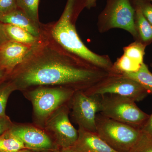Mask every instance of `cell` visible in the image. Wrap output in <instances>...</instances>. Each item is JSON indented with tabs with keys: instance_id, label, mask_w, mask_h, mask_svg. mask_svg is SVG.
Instances as JSON below:
<instances>
[{
	"instance_id": "cell-1",
	"label": "cell",
	"mask_w": 152,
	"mask_h": 152,
	"mask_svg": "<svg viewBox=\"0 0 152 152\" xmlns=\"http://www.w3.org/2000/svg\"><path fill=\"white\" fill-rule=\"evenodd\" d=\"M113 73L67 51L42 30L37 42L8 77L16 89L50 86L85 91Z\"/></svg>"
},
{
	"instance_id": "cell-2",
	"label": "cell",
	"mask_w": 152,
	"mask_h": 152,
	"mask_svg": "<svg viewBox=\"0 0 152 152\" xmlns=\"http://www.w3.org/2000/svg\"><path fill=\"white\" fill-rule=\"evenodd\" d=\"M77 0H67L59 20L49 31L50 36L60 46L91 64L106 70H113L109 57L101 56L92 51L82 42L76 31L73 19Z\"/></svg>"
},
{
	"instance_id": "cell-3",
	"label": "cell",
	"mask_w": 152,
	"mask_h": 152,
	"mask_svg": "<svg viewBox=\"0 0 152 152\" xmlns=\"http://www.w3.org/2000/svg\"><path fill=\"white\" fill-rule=\"evenodd\" d=\"M96 133L118 152H130L138 142L142 131L99 113L96 117Z\"/></svg>"
},
{
	"instance_id": "cell-4",
	"label": "cell",
	"mask_w": 152,
	"mask_h": 152,
	"mask_svg": "<svg viewBox=\"0 0 152 152\" xmlns=\"http://www.w3.org/2000/svg\"><path fill=\"white\" fill-rule=\"evenodd\" d=\"M101 110L105 116L142 130L150 115L130 98L115 94L101 95Z\"/></svg>"
},
{
	"instance_id": "cell-5",
	"label": "cell",
	"mask_w": 152,
	"mask_h": 152,
	"mask_svg": "<svg viewBox=\"0 0 152 152\" xmlns=\"http://www.w3.org/2000/svg\"><path fill=\"white\" fill-rule=\"evenodd\" d=\"M76 91L64 87H39L28 92L27 97L33 106L38 121L46 122L60 107L69 104Z\"/></svg>"
},
{
	"instance_id": "cell-6",
	"label": "cell",
	"mask_w": 152,
	"mask_h": 152,
	"mask_svg": "<svg viewBox=\"0 0 152 152\" xmlns=\"http://www.w3.org/2000/svg\"><path fill=\"white\" fill-rule=\"evenodd\" d=\"M135 14L132 0H107L105 7L99 16V31L103 33L119 28L127 31L138 41Z\"/></svg>"
},
{
	"instance_id": "cell-7",
	"label": "cell",
	"mask_w": 152,
	"mask_h": 152,
	"mask_svg": "<svg viewBox=\"0 0 152 152\" xmlns=\"http://www.w3.org/2000/svg\"><path fill=\"white\" fill-rule=\"evenodd\" d=\"M84 92L88 95H119L130 98L136 102L142 100L149 94L138 82L123 74L118 73L111 74Z\"/></svg>"
},
{
	"instance_id": "cell-8",
	"label": "cell",
	"mask_w": 152,
	"mask_h": 152,
	"mask_svg": "<svg viewBox=\"0 0 152 152\" xmlns=\"http://www.w3.org/2000/svg\"><path fill=\"white\" fill-rule=\"evenodd\" d=\"M74 119L80 128L96 132V117L101 110V96L76 91L70 102Z\"/></svg>"
},
{
	"instance_id": "cell-9",
	"label": "cell",
	"mask_w": 152,
	"mask_h": 152,
	"mask_svg": "<svg viewBox=\"0 0 152 152\" xmlns=\"http://www.w3.org/2000/svg\"><path fill=\"white\" fill-rule=\"evenodd\" d=\"M68 105L57 110L45 122L47 129L53 135L61 149L73 146L78 138V131L73 126L69 118Z\"/></svg>"
},
{
	"instance_id": "cell-10",
	"label": "cell",
	"mask_w": 152,
	"mask_h": 152,
	"mask_svg": "<svg viewBox=\"0 0 152 152\" xmlns=\"http://www.w3.org/2000/svg\"><path fill=\"white\" fill-rule=\"evenodd\" d=\"M9 133L20 139L29 149L51 151L55 145L48 135L41 129L29 125L12 126Z\"/></svg>"
},
{
	"instance_id": "cell-11",
	"label": "cell",
	"mask_w": 152,
	"mask_h": 152,
	"mask_svg": "<svg viewBox=\"0 0 152 152\" xmlns=\"http://www.w3.org/2000/svg\"><path fill=\"white\" fill-rule=\"evenodd\" d=\"M32 46L12 41L6 42L0 47V66L9 75L23 62Z\"/></svg>"
},
{
	"instance_id": "cell-12",
	"label": "cell",
	"mask_w": 152,
	"mask_h": 152,
	"mask_svg": "<svg viewBox=\"0 0 152 152\" xmlns=\"http://www.w3.org/2000/svg\"><path fill=\"white\" fill-rule=\"evenodd\" d=\"M78 138L72 147L79 152H118L112 148L96 132L79 128Z\"/></svg>"
},
{
	"instance_id": "cell-13",
	"label": "cell",
	"mask_w": 152,
	"mask_h": 152,
	"mask_svg": "<svg viewBox=\"0 0 152 152\" xmlns=\"http://www.w3.org/2000/svg\"><path fill=\"white\" fill-rule=\"evenodd\" d=\"M0 22L24 29L38 38L40 37L42 32L40 26L35 23L26 14L19 8L8 13L0 14Z\"/></svg>"
},
{
	"instance_id": "cell-14",
	"label": "cell",
	"mask_w": 152,
	"mask_h": 152,
	"mask_svg": "<svg viewBox=\"0 0 152 152\" xmlns=\"http://www.w3.org/2000/svg\"><path fill=\"white\" fill-rule=\"evenodd\" d=\"M4 28L8 41L33 46L39 39L40 37H37L24 29L14 25L4 24Z\"/></svg>"
},
{
	"instance_id": "cell-15",
	"label": "cell",
	"mask_w": 152,
	"mask_h": 152,
	"mask_svg": "<svg viewBox=\"0 0 152 152\" xmlns=\"http://www.w3.org/2000/svg\"><path fill=\"white\" fill-rule=\"evenodd\" d=\"M133 4L135 10V23L138 41L147 46L152 42V25L144 16L140 7L137 5Z\"/></svg>"
},
{
	"instance_id": "cell-16",
	"label": "cell",
	"mask_w": 152,
	"mask_h": 152,
	"mask_svg": "<svg viewBox=\"0 0 152 152\" xmlns=\"http://www.w3.org/2000/svg\"><path fill=\"white\" fill-rule=\"evenodd\" d=\"M123 74L138 82L149 94H152V73L145 63L136 72Z\"/></svg>"
},
{
	"instance_id": "cell-17",
	"label": "cell",
	"mask_w": 152,
	"mask_h": 152,
	"mask_svg": "<svg viewBox=\"0 0 152 152\" xmlns=\"http://www.w3.org/2000/svg\"><path fill=\"white\" fill-rule=\"evenodd\" d=\"M142 65L124 54L113 64V69L119 74L136 72L139 70Z\"/></svg>"
},
{
	"instance_id": "cell-18",
	"label": "cell",
	"mask_w": 152,
	"mask_h": 152,
	"mask_svg": "<svg viewBox=\"0 0 152 152\" xmlns=\"http://www.w3.org/2000/svg\"><path fill=\"white\" fill-rule=\"evenodd\" d=\"M16 1L18 8L26 14L35 23L40 26L38 14L39 0H16Z\"/></svg>"
},
{
	"instance_id": "cell-19",
	"label": "cell",
	"mask_w": 152,
	"mask_h": 152,
	"mask_svg": "<svg viewBox=\"0 0 152 152\" xmlns=\"http://www.w3.org/2000/svg\"><path fill=\"white\" fill-rule=\"evenodd\" d=\"M146 45L136 41L124 48V54L136 62L142 64L144 63L145 49Z\"/></svg>"
},
{
	"instance_id": "cell-20",
	"label": "cell",
	"mask_w": 152,
	"mask_h": 152,
	"mask_svg": "<svg viewBox=\"0 0 152 152\" xmlns=\"http://www.w3.org/2000/svg\"><path fill=\"white\" fill-rule=\"evenodd\" d=\"M2 145L0 152H18L26 148L23 142L16 136L12 134L8 131L4 135Z\"/></svg>"
},
{
	"instance_id": "cell-21",
	"label": "cell",
	"mask_w": 152,
	"mask_h": 152,
	"mask_svg": "<svg viewBox=\"0 0 152 152\" xmlns=\"http://www.w3.org/2000/svg\"><path fill=\"white\" fill-rule=\"evenodd\" d=\"M16 90L10 80H6L0 83V117L7 116L5 113L6 106L11 93Z\"/></svg>"
},
{
	"instance_id": "cell-22",
	"label": "cell",
	"mask_w": 152,
	"mask_h": 152,
	"mask_svg": "<svg viewBox=\"0 0 152 152\" xmlns=\"http://www.w3.org/2000/svg\"><path fill=\"white\" fill-rule=\"evenodd\" d=\"M130 152H152V138L142 132L140 139Z\"/></svg>"
},
{
	"instance_id": "cell-23",
	"label": "cell",
	"mask_w": 152,
	"mask_h": 152,
	"mask_svg": "<svg viewBox=\"0 0 152 152\" xmlns=\"http://www.w3.org/2000/svg\"><path fill=\"white\" fill-rule=\"evenodd\" d=\"M132 2L140 7L144 16L152 25V4L151 2L144 0H132Z\"/></svg>"
},
{
	"instance_id": "cell-24",
	"label": "cell",
	"mask_w": 152,
	"mask_h": 152,
	"mask_svg": "<svg viewBox=\"0 0 152 152\" xmlns=\"http://www.w3.org/2000/svg\"><path fill=\"white\" fill-rule=\"evenodd\" d=\"M18 8L16 0H0V14H7Z\"/></svg>"
},
{
	"instance_id": "cell-25",
	"label": "cell",
	"mask_w": 152,
	"mask_h": 152,
	"mask_svg": "<svg viewBox=\"0 0 152 152\" xmlns=\"http://www.w3.org/2000/svg\"><path fill=\"white\" fill-rule=\"evenodd\" d=\"M13 125L7 116L0 117V137L8 132Z\"/></svg>"
},
{
	"instance_id": "cell-26",
	"label": "cell",
	"mask_w": 152,
	"mask_h": 152,
	"mask_svg": "<svg viewBox=\"0 0 152 152\" xmlns=\"http://www.w3.org/2000/svg\"><path fill=\"white\" fill-rule=\"evenodd\" d=\"M142 131L152 138V113Z\"/></svg>"
},
{
	"instance_id": "cell-27",
	"label": "cell",
	"mask_w": 152,
	"mask_h": 152,
	"mask_svg": "<svg viewBox=\"0 0 152 152\" xmlns=\"http://www.w3.org/2000/svg\"><path fill=\"white\" fill-rule=\"evenodd\" d=\"M8 41L5 33L4 23L0 22V47Z\"/></svg>"
},
{
	"instance_id": "cell-28",
	"label": "cell",
	"mask_w": 152,
	"mask_h": 152,
	"mask_svg": "<svg viewBox=\"0 0 152 152\" xmlns=\"http://www.w3.org/2000/svg\"><path fill=\"white\" fill-rule=\"evenodd\" d=\"M97 0H83L84 7L90 9L96 7Z\"/></svg>"
},
{
	"instance_id": "cell-29",
	"label": "cell",
	"mask_w": 152,
	"mask_h": 152,
	"mask_svg": "<svg viewBox=\"0 0 152 152\" xmlns=\"http://www.w3.org/2000/svg\"><path fill=\"white\" fill-rule=\"evenodd\" d=\"M8 75V74L7 71L0 66V83L5 80Z\"/></svg>"
},
{
	"instance_id": "cell-30",
	"label": "cell",
	"mask_w": 152,
	"mask_h": 152,
	"mask_svg": "<svg viewBox=\"0 0 152 152\" xmlns=\"http://www.w3.org/2000/svg\"><path fill=\"white\" fill-rule=\"evenodd\" d=\"M56 152H79L74 149L73 147L67 148H61Z\"/></svg>"
},
{
	"instance_id": "cell-31",
	"label": "cell",
	"mask_w": 152,
	"mask_h": 152,
	"mask_svg": "<svg viewBox=\"0 0 152 152\" xmlns=\"http://www.w3.org/2000/svg\"><path fill=\"white\" fill-rule=\"evenodd\" d=\"M18 152H34L31 151V150H29V149L25 148L23 149L20 150Z\"/></svg>"
},
{
	"instance_id": "cell-32",
	"label": "cell",
	"mask_w": 152,
	"mask_h": 152,
	"mask_svg": "<svg viewBox=\"0 0 152 152\" xmlns=\"http://www.w3.org/2000/svg\"><path fill=\"white\" fill-rule=\"evenodd\" d=\"M3 135L2 136L0 137V149H1V147L2 145L3 139H4V136H3Z\"/></svg>"
},
{
	"instance_id": "cell-33",
	"label": "cell",
	"mask_w": 152,
	"mask_h": 152,
	"mask_svg": "<svg viewBox=\"0 0 152 152\" xmlns=\"http://www.w3.org/2000/svg\"><path fill=\"white\" fill-rule=\"evenodd\" d=\"M144 1H148L151 2H152V0H144Z\"/></svg>"
},
{
	"instance_id": "cell-34",
	"label": "cell",
	"mask_w": 152,
	"mask_h": 152,
	"mask_svg": "<svg viewBox=\"0 0 152 152\" xmlns=\"http://www.w3.org/2000/svg\"><path fill=\"white\" fill-rule=\"evenodd\" d=\"M151 67L152 68V64H151Z\"/></svg>"
}]
</instances>
